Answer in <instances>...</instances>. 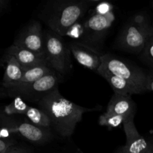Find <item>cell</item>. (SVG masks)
Listing matches in <instances>:
<instances>
[{
	"label": "cell",
	"instance_id": "obj_5",
	"mask_svg": "<svg viewBox=\"0 0 153 153\" xmlns=\"http://www.w3.org/2000/svg\"><path fill=\"white\" fill-rule=\"evenodd\" d=\"M46 55L48 64L61 76L66 75L72 68L69 46L63 37L50 29L44 31Z\"/></svg>",
	"mask_w": 153,
	"mask_h": 153
},
{
	"label": "cell",
	"instance_id": "obj_1",
	"mask_svg": "<svg viewBox=\"0 0 153 153\" xmlns=\"http://www.w3.org/2000/svg\"><path fill=\"white\" fill-rule=\"evenodd\" d=\"M37 105L48 115L52 128L58 135L64 138L73 134L76 125L82 120L84 114L100 109V107L88 108L77 105L64 98L58 88L45 96Z\"/></svg>",
	"mask_w": 153,
	"mask_h": 153
},
{
	"label": "cell",
	"instance_id": "obj_9",
	"mask_svg": "<svg viewBox=\"0 0 153 153\" xmlns=\"http://www.w3.org/2000/svg\"><path fill=\"white\" fill-rule=\"evenodd\" d=\"M13 45L41 55H46L44 31L41 24L31 21L20 31Z\"/></svg>",
	"mask_w": 153,
	"mask_h": 153
},
{
	"label": "cell",
	"instance_id": "obj_22",
	"mask_svg": "<svg viewBox=\"0 0 153 153\" xmlns=\"http://www.w3.org/2000/svg\"><path fill=\"white\" fill-rule=\"evenodd\" d=\"M147 90L153 92V70L147 72Z\"/></svg>",
	"mask_w": 153,
	"mask_h": 153
},
{
	"label": "cell",
	"instance_id": "obj_6",
	"mask_svg": "<svg viewBox=\"0 0 153 153\" xmlns=\"http://www.w3.org/2000/svg\"><path fill=\"white\" fill-rule=\"evenodd\" d=\"M1 125L7 128L12 134H19L33 144H45L52 138L51 128L37 126L28 120H19L3 113L1 114Z\"/></svg>",
	"mask_w": 153,
	"mask_h": 153
},
{
	"label": "cell",
	"instance_id": "obj_10",
	"mask_svg": "<svg viewBox=\"0 0 153 153\" xmlns=\"http://www.w3.org/2000/svg\"><path fill=\"white\" fill-rule=\"evenodd\" d=\"M69 49L76 61L83 67L97 72L102 64V55L94 47L82 42H71Z\"/></svg>",
	"mask_w": 153,
	"mask_h": 153
},
{
	"label": "cell",
	"instance_id": "obj_8",
	"mask_svg": "<svg viewBox=\"0 0 153 153\" xmlns=\"http://www.w3.org/2000/svg\"><path fill=\"white\" fill-rule=\"evenodd\" d=\"M61 75L54 71L17 91L13 97H20L24 100L37 103L45 96L58 88Z\"/></svg>",
	"mask_w": 153,
	"mask_h": 153
},
{
	"label": "cell",
	"instance_id": "obj_3",
	"mask_svg": "<svg viewBox=\"0 0 153 153\" xmlns=\"http://www.w3.org/2000/svg\"><path fill=\"white\" fill-rule=\"evenodd\" d=\"M152 33V25L144 13H138L126 23L117 41L118 49L131 53H142L148 37Z\"/></svg>",
	"mask_w": 153,
	"mask_h": 153
},
{
	"label": "cell",
	"instance_id": "obj_13",
	"mask_svg": "<svg viewBox=\"0 0 153 153\" xmlns=\"http://www.w3.org/2000/svg\"><path fill=\"white\" fill-rule=\"evenodd\" d=\"M6 53L14 56L24 70L40 64H48L46 55L35 53L32 51L15 46L13 44L7 49Z\"/></svg>",
	"mask_w": 153,
	"mask_h": 153
},
{
	"label": "cell",
	"instance_id": "obj_17",
	"mask_svg": "<svg viewBox=\"0 0 153 153\" xmlns=\"http://www.w3.org/2000/svg\"><path fill=\"white\" fill-rule=\"evenodd\" d=\"M25 116L30 123L37 126L45 128H51V121L48 115L40 108L30 106Z\"/></svg>",
	"mask_w": 153,
	"mask_h": 153
},
{
	"label": "cell",
	"instance_id": "obj_26",
	"mask_svg": "<svg viewBox=\"0 0 153 153\" xmlns=\"http://www.w3.org/2000/svg\"><path fill=\"white\" fill-rule=\"evenodd\" d=\"M77 153H84V152H82V150H80V149H78V150H77Z\"/></svg>",
	"mask_w": 153,
	"mask_h": 153
},
{
	"label": "cell",
	"instance_id": "obj_7",
	"mask_svg": "<svg viewBox=\"0 0 153 153\" xmlns=\"http://www.w3.org/2000/svg\"><path fill=\"white\" fill-rule=\"evenodd\" d=\"M115 16L112 11L97 12L84 23L82 30V43L94 47L100 46L104 41Z\"/></svg>",
	"mask_w": 153,
	"mask_h": 153
},
{
	"label": "cell",
	"instance_id": "obj_20",
	"mask_svg": "<svg viewBox=\"0 0 153 153\" xmlns=\"http://www.w3.org/2000/svg\"><path fill=\"white\" fill-rule=\"evenodd\" d=\"M142 58L150 67V70H153V29L152 33L148 37L144 49L142 52Z\"/></svg>",
	"mask_w": 153,
	"mask_h": 153
},
{
	"label": "cell",
	"instance_id": "obj_4",
	"mask_svg": "<svg viewBox=\"0 0 153 153\" xmlns=\"http://www.w3.org/2000/svg\"><path fill=\"white\" fill-rule=\"evenodd\" d=\"M121 79H125L145 93L147 90V72L130 64L111 54L102 55V64L100 68Z\"/></svg>",
	"mask_w": 153,
	"mask_h": 153
},
{
	"label": "cell",
	"instance_id": "obj_21",
	"mask_svg": "<svg viewBox=\"0 0 153 153\" xmlns=\"http://www.w3.org/2000/svg\"><path fill=\"white\" fill-rule=\"evenodd\" d=\"M16 142L13 138L0 137V153H7L16 146Z\"/></svg>",
	"mask_w": 153,
	"mask_h": 153
},
{
	"label": "cell",
	"instance_id": "obj_14",
	"mask_svg": "<svg viewBox=\"0 0 153 153\" xmlns=\"http://www.w3.org/2000/svg\"><path fill=\"white\" fill-rule=\"evenodd\" d=\"M106 112L128 118L134 116L135 104L131 96L114 94L108 105Z\"/></svg>",
	"mask_w": 153,
	"mask_h": 153
},
{
	"label": "cell",
	"instance_id": "obj_25",
	"mask_svg": "<svg viewBox=\"0 0 153 153\" xmlns=\"http://www.w3.org/2000/svg\"><path fill=\"white\" fill-rule=\"evenodd\" d=\"M148 153H153V140H151V146H150V149H149V152Z\"/></svg>",
	"mask_w": 153,
	"mask_h": 153
},
{
	"label": "cell",
	"instance_id": "obj_12",
	"mask_svg": "<svg viewBox=\"0 0 153 153\" xmlns=\"http://www.w3.org/2000/svg\"><path fill=\"white\" fill-rule=\"evenodd\" d=\"M54 71L55 70L51 68L49 64H40V65L36 66V67L24 70L22 79L11 88L6 89V94L8 97H13L17 91H20L22 88L34 83V82L40 79V78L43 77L46 75L49 74Z\"/></svg>",
	"mask_w": 153,
	"mask_h": 153
},
{
	"label": "cell",
	"instance_id": "obj_11",
	"mask_svg": "<svg viewBox=\"0 0 153 153\" xmlns=\"http://www.w3.org/2000/svg\"><path fill=\"white\" fill-rule=\"evenodd\" d=\"M126 142L124 145L129 153H148L151 146V140L147 141L137 131L134 123V117L127 118L123 123Z\"/></svg>",
	"mask_w": 153,
	"mask_h": 153
},
{
	"label": "cell",
	"instance_id": "obj_16",
	"mask_svg": "<svg viewBox=\"0 0 153 153\" xmlns=\"http://www.w3.org/2000/svg\"><path fill=\"white\" fill-rule=\"evenodd\" d=\"M97 73L102 76L106 81L111 86L112 89L114 90V94H121V95L131 96L133 94H142V91L136 88L132 84L129 83L126 81L125 79H121L118 76H114L108 72L103 70L102 69H98L97 72Z\"/></svg>",
	"mask_w": 153,
	"mask_h": 153
},
{
	"label": "cell",
	"instance_id": "obj_23",
	"mask_svg": "<svg viewBox=\"0 0 153 153\" xmlns=\"http://www.w3.org/2000/svg\"><path fill=\"white\" fill-rule=\"evenodd\" d=\"M7 153H29L27 151H25V149H21V148L17 147V146H15L13 147V149H10L9 152H7Z\"/></svg>",
	"mask_w": 153,
	"mask_h": 153
},
{
	"label": "cell",
	"instance_id": "obj_27",
	"mask_svg": "<svg viewBox=\"0 0 153 153\" xmlns=\"http://www.w3.org/2000/svg\"><path fill=\"white\" fill-rule=\"evenodd\" d=\"M152 29H153V24H152Z\"/></svg>",
	"mask_w": 153,
	"mask_h": 153
},
{
	"label": "cell",
	"instance_id": "obj_18",
	"mask_svg": "<svg viewBox=\"0 0 153 153\" xmlns=\"http://www.w3.org/2000/svg\"><path fill=\"white\" fill-rule=\"evenodd\" d=\"M30 106L20 97H16L10 104L4 108V113L7 116L25 115Z\"/></svg>",
	"mask_w": 153,
	"mask_h": 153
},
{
	"label": "cell",
	"instance_id": "obj_24",
	"mask_svg": "<svg viewBox=\"0 0 153 153\" xmlns=\"http://www.w3.org/2000/svg\"><path fill=\"white\" fill-rule=\"evenodd\" d=\"M114 153H129V152L127 151V149H126L125 146H120V148H118V149L115 151Z\"/></svg>",
	"mask_w": 153,
	"mask_h": 153
},
{
	"label": "cell",
	"instance_id": "obj_19",
	"mask_svg": "<svg viewBox=\"0 0 153 153\" xmlns=\"http://www.w3.org/2000/svg\"><path fill=\"white\" fill-rule=\"evenodd\" d=\"M127 120L126 117L121 115L114 114L108 113L105 112L102 115H100L99 118V123L102 126H107L109 128H115L118 127L123 124Z\"/></svg>",
	"mask_w": 153,
	"mask_h": 153
},
{
	"label": "cell",
	"instance_id": "obj_2",
	"mask_svg": "<svg viewBox=\"0 0 153 153\" xmlns=\"http://www.w3.org/2000/svg\"><path fill=\"white\" fill-rule=\"evenodd\" d=\"M92 1H55L47 3L40 13V19L49 29L64 37L85 14Z\"/></svg>",
	"mask_w": 153,
	"mask_h": 153
},
{
	"label": "cell",
	"instance_id": "obj_15",
	"mask_svg": "<svg viewBox=\"0 0 153 153\" xmlns=\"http://www.w3.org/2000/svg\"><path fill=\"white\" fill-rule=\"evenodd\" d=\"M4 73L2 80V86L8 89L17 83L22 77L24 70L14 56L5 53L4 57Z\"/></svg>",
	"mask_w": 153,
	"mask_h": 153
}]
</instances>
